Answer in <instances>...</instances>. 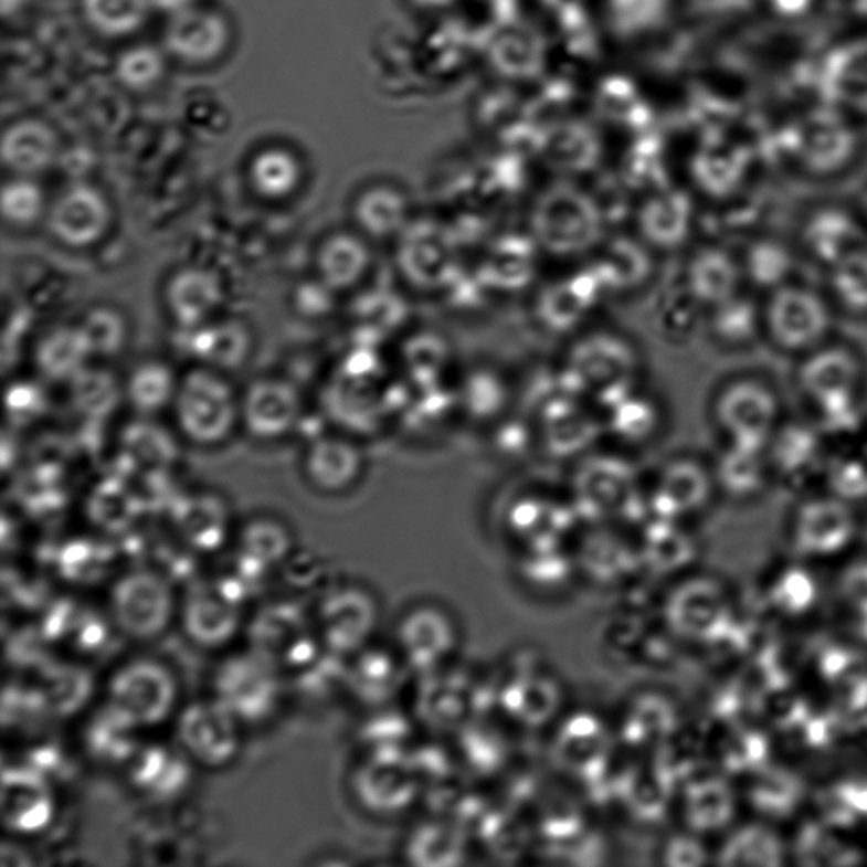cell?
Segmentation results:
<instances>
[{"label": "cell", "instance_id": "1", "mask_svg": "<svg viewBox=\"0 0 867 867\" xmlns=\"http://www.w3.org/2000/svg\"><path fill=\"white\" fill-rule=\"evenodd\" d=\"M173 405L178 427L200 446H215L228 440L241 417L233 389L208 367L190 371L180 380Z\"/></svg>", "mask_w": 867, "mask_h": 867}, {"label": "cell", "instance_id": "2", "mask_svg": "<svg viewBox=\"0 0 867 867\" xmlns=\"http://www.w3.org/2000/svg\"><path fill=\"white\" fill-rule=\"evenodd\" d=\"M764 335L781 351L806 355L827 342L832 330L828 302L812 288L790 282L762 305Z\"/></svg>", "mask_w": 867, "mask_h": 867}, {"label": "cell", "instance_id": "3", "mask_svg": "<svg viewBox=\"0 0 867 867\" xmlns=\"http://www.w3.org/2000/svg\"><path fill=\"white\" fill-rule=\"evenodd\" d=\"M251 651L268 660L276 672L310 669L319 660L316 624L298 606L275 605L263 610L250 628Z\"/></svg>", "mask_w": 867, "mask_h": 867}, {"label": "cell", "instance_id": "4", "mask_svg": "<svg viewBox=\"0 0 867 867\" xmlns=\"http://www.w3.org/2000/svg\"><path fill=\"white\" fill-rule=\"evenodd\" d=\"M780 417V397L758 378L730 381L717 395L716 421L730 444L768 450Z\"/></svg>", "mask_w": 867, "mask_h": 867}, {"label": "cell", "instance_id": "5", "mask_svg": "<svg viewBox=\"0 0 867 867\" xmlns=\"http://www.w3.org/2000/svg\"><path fill=\"white\" fill-rule=\"evenodd\" d=\"M173 610V593L160 574L133 571L114 584L110 595L114 622L135 639H152L167 631Z\"/></svg>", "mask_w": 867, "mask_h": 867}, {"label": "cell", "instance_id": "6", "mask_svg": "<svg viewBox=\"0 0 867 867\" xmlns=\"http://www.w3.org/2000/svg\"><path fill=\"white\" fill-rule=\"evenodd\" d=\"M866 380L860 356L843 345L818 346L803 355L796 381L800 390L822 411L857 402Z\"/></svg>", "mask_w": 867, "mask_h": 867}, {"label": "cell", "instance_id": "7", "mask_svg": "<svg viewBox=\"0 0 867 867\" xmlns=\"http://www.w3.org/2000/svg\"><path fill=\"white\" fill-rule=\"evenodd\" d=\"M175 698L173 676L152 660H136L124 666L109 683V704L141 729L167 720L173 710Z\"/></svg>", "mask_w": 867, "mask_h": 867}, {"label": "cell", "instance_id": "8", "mask_svg": "<svg viewBox=\"0 0 867 867\" xmlns=\"http://www.w3.org/2000/svg\"><path fill=\"white\" fill-rule=\"evenodd\" d=\"M278 675L268 660L254 651L229 657L215 675V698L241 722H258L275 707Z\"/></svg>", "mask_w": 867, "mask_h": 867}, {"label": "cell", "instance_id": "9", "mask_svg": "<svg viewBox=\"0 0 867 867\" xmlns=\"http://www.w3.org/2000/svg\"><path fill=\"white\" fill-rule=\"evenodd\" d=\"M241 720L222 701H199L178 719V741L193 761L222 768L236 758L241 746Z\"/></svg>", "mask_w": 867, "mask_h": 867}, {"label": "cell", "instance_id": "10", "mask_svg": "<svg viewBox=\"0 0 867 867\" xmlns=\"http://www.w3.org/2000/svg\"><path fill=\"white\" fill-rule=\"evenodd\" d=\"M113 221L109 202L101 190L78 183L66 189L47 211V225L56 241L88 247L104 240Z\"/></svg>", "mask_w": 867, "mask_h": 867}, {"label": "cell", "instance_id": "11", "mask_svg": "<svg viewBox=\"0 0 867 867\" xmlns=\"http://www.w3.org/2000/svg\"><path fill=\"white\" fill-rule=\"evenodd\" d=\"M377 609L361 590H338L324 596L316 615L323 646L336 654L358 653L373 632Z\"/></svg>", "mask_w": 867, "mask_h": 867}, {"label": "cell", "instance_id": "12", "mask_svg": "<svg viewBox=\"0 0 867 867\" xmlns=\"http://www.w3.org/2000/svg\"><path fill=\"white\" fill-rule=\"evenodd\" d=\"M302 415L298 390L279 378H262L251 383L241 403V417L254 437L278 440L297 425Z\"/></svg>", "mask_w": 867, "mask_h": 867}, {"label": "cell", "instance_id": "13", "mask_svg": "<svg viewBox=\"0 0 867 867\" xmlns=\"http://www.w3.org/2000/svg\"><path fill=\"white\" fill-rule=\"evenodd\" d=\"M241 602L221 581L193 590L182 610L183 627L200 646H224L241 624Z\"/></svg>", "mask_w": 867, "mask_h": 867}, {"label": "cell", "instance_id": "14", "mask_svg": "<svg viewBox=\"0 0 867 867\" xmlns=\"http://www.w3.org/2000/svg\"><path fill=\"white\" fill-rule=\"evenodd\" d=\"M55 815V796L40 771L12 768L2 776V818L15 834L43 831Z\"/></svg>", "mask_w": 867, "mask_h": 867}, {"label": "cell", "instance_id": "15", "mask_svg": "<svg viewBox=\"0 0 867 867\" xmlns=\"http://www.w3.org/2000/svg\"><path fill=\"white\" fill-rule=\"evenodd\" d=\"M165 41L168 50L183 62H212L228 46V22L212 9L190 6L171 15Z\"/></svg>", "mask_w": 867, "mask_h": 867}, {"label": "cell", "instance_id": "16", "mask_svg": "<svg viewBox=\"0 0 867 867\" xmlns=\"http://www.w3.org/2000/svg\"><path fill=\"white\" fill-rule=\"evenodd\" d=\"M165 302L175 323L193 330L214 319L224 302V290L214 273L189 266L168 279Z\"/></svg>", "mask_w": 867, "mask_h": 867}, {"label": "cell", "instance_id": "17", "mask_svg": "<svg viewBox=\"0 0 867 867\" xmlns=\"http://www.w3.org/2000/svg\"><path fill=\"white\" fill-rule=\"evenodd\" d=\"M802 243L813 260L831 268L866 244L864 229L853 212L837 205L813 211L803 222Z\"/></svg>", "mask_w": 867, "mask_h": 867}, {"label": "cell", "instance_id": "18", "mask_svg": "<svg viewBox=\"0 0 867 867\" xmlns=\"http://www.w3.org/2000/svg\"><path fill=\"white\" fill-rule=\"evenodd\" d=\"M676 596L673 615L676 625L686 634L701 639H719L732 625L726 596L713 581H691Z\"/></svg>", "mask_w": 867, "mask_h": 867}, {"label": "cell", "instance_id": "19", "mask_svg": "<svg viewBox=\"0 0 867 867\" xmlns=\"http://www.w3.org/2000/svg\"><path fill=\"white\" fill-rule=\"evenodd\" d=\"M853 514L843 501L821 498L800 508L795 536L803 552L825 554L837 551L853 538Z\"/></svg>", "mask_w": 867, "mask_h": 867}, {"label": "cell", "instance_id": "20", "mask_svg": "<svg viewBox=\"0 0 867 867\" xmlns=\"http://www.w3.org/2000/svg\"><path fill=\"white\" fill-rule=\"evenodd\" d=\"M304 466L317 490L338 494L358 479L363 456L355 444L341 437H319L307 450Z\"/></svg>", "mask_w": 867, "mask_h": 867}, {"label": "cell", "instance_id": "21", "mask_svg": "<svg viewBox=\"0 0 867 867\" xmlns=\"http://www.w3.org/2000/svg\"><path fill=\"white\" fill-rule=\"evenodd\" d=\"M141 727L133 722L113 704L98 708L85 727V746L95 761L104 764H127L136 754L141 742Z\"/></svg>", "mask_w": 867, "mask_h": 867}, {"label": "cell", "instance_id": "22", "mask_svg": "<svg viewBox=\"0 0 867 867\" xmlns=\"http://www.w3.org/2000/svg\"><path fill=\"white\" fill-rule=\"evenodd\" d=\"M126 766L131 783L149 796L175 795L189 780V768L182 755L163 744H141Z\"/></svg>", "mask_w": 867, "mask_h": 867}, {"label": "cell", "instance_id": "23", "mask_svg": "<svg viewBox=\"0 0 867 867\" xmlns=\"http://www.w3.org/2000/svg\"><path fill=\"white\" fill-rule=\"evenodd\" d=\"M38 370L47 380L70 381L94 360L91 345L81 324L51 329L38 342L34 352Z\"/></svg>", "mask_w": 867, "mask_h": 867}, {"label": "cell", "instance_id": "24", "mask_svg": "<svg viewBox=\"0 0 867 867\" xmlns=\"http://www.w3.org/2000/svg\"><path fill=\"white\" fill-rule=\"evenodd\" d=\"M355 792L368 808L392 812L411 799V774L399 759L378 754L356 774Z\"/></svg>", "mask_w": 867, "mask_h": 867}, {"label": "cell", "instance_id": "25", "mask_svg": "<svg viewBox=\"0 0 867 867\" xmlns=\"http://www.w3.org/2000/svg\"><path fill=\"white\" fill-rule=\"evenodd\" d=\"M55 133L40 120H21L2 138V160L9 170L21 177L41 173L55 161Z\"/></svg>", "mask_w": 867, "mask_h": 867}, {"label": "cell", "instance_id": "26", "mask_svg": "<svg viewBox=\"0 0 867 867\" xmlns=\"http://www.w3.org/2000/svg\"><path fill=\"white\" fill-rule=\"evenodd\" d=\"M190 351L212 370H234L246 361L251 339L246 327L234 320L203 324L190 330Z\"/></svg>", "mask_w": 867, "mask_h": 867}, {"label": "cell", "instance_id": "27", "mask_svg": "<svg viewBox=\"0 0 867 867\" xmlns=\"http://www.w3.org/2000/svg\"><path fill=\"white\" fill-rule=\"evenodd\" d=\"M92 694V679L85 669L72 665H47L41 669L34 698L50 716H73Z\"/></svg>", "mask_w": 867, "mask_h": 867}, {"label": "cell", "instance_id": "28", "mask_svg": "<svg viewBox=\"0 0 867 867\" xmlns=\"http://www.w3.org/2000/svg\"><path fill=\"white\" fill-rule=\"evenodd\" d=\"M854 148L856 141L846 124L838 123V126H835L834 117L831 123L825 120V124H822L821 131H817V126L813 124L806 129V135L800 136L799 152L803 167L824 177L844 170L853 158Z\"/></svg>", "mask_w": 867, "mask_h": 867}, {"label": "cell", "instance_id": "29", "mask_svg": "<svg viewBox=\"0 0 867 867\" xmlns=\"http://www.w3.org/2000/svg\"><path fill=\"white\" fill-rule=\"evenodd\" d=\"M370 251L360 237L339 233L327 237L317 253V273L332 290H346L363 278Z\"/></svg>", "mask_w": 867, "mask_h": 867}, {"label": "cell", "instance_id": "30", "mask_svg": "<svg viewBox=\"0 0 867 867\" xmlns=\"http://www.w3.org/2000/svg\"><path fill=\"white\" fill-rule=\"evenodd\" d=\"M742 279H746L742 262L720 247L701 251L691 266L695 295L710 307L739 294Z\"/></svg>", "mask_w": 867, "mask_h": 867}, {"label": "cell", "instance_id": "31", "mask_svg": "<svg viewBox=\"0 0 867 867\" xmlns=\"http://www.w3.org/2000/svg\"><path fill=\"white\" fill-rule=\"evenodd\" d=\"M173 522L183 541L200 551L219 548L228 532V512L214 497L187 498L175 510Z\"/></svg>", "mask_w": 867, "mask_h": 867}, {"label": "cell", "instance_id": "32", "mask_svg": "<svg viewBox=\"0 0 867 867\" xmlns=\"http://www.w3.org/2000/svg\"><path fill=\"white\" fill-rule=\"evenodd\" d=\"M711 330L722 345L744 348L764 335L762 305L742 292L711 307Z\"/></svg>", "mask_w": 867, "mask_h": 867}, {"label": "cell", "instance_id": "33", "mask_svg": "<svg viewBox=\"0 0 867 867\" xmlns=\"http://www.w3.org/2000/svg\"><path fill=\"white\" fill-rule=\"evenodd\" d=\"M300 180V161L288 149H263L251 161L250 182L263 199H287L298 189Z\"/></svg>", "mask_w": 867, "mask_h": 867}, {"label": "cell", "instance_id": "34", "mask_svg": "<svg viewBox=\"0 0 867 867\" xmlns=\"http://www.w3.org/2000/svg\"><path fill=\"white\" fill-rule=\"evenodd\" d=\"M749 799L755 810L768 817L784 818L795 812L803 799L802 780L780 766L759 768Z\"/></svg>", "mask_w": 867, "mask_h": 867}, {"label": "cell", "instance_id": "35", "mask_svg": "<svg viewBox=\"0 0 867 867\" xmlns=\"http://www.w3.org/2000/svg\"><path fill=\"white\" fill-rule=\"evenodd\" d=\"M793 268L795 258L792 250L773 237H762L752 243L742 260L744 278L770 294L792 282Z\"/></svg>", "mask_w": 867, "mask_h": 867}, {"label": "cell", "instance_id": "36", "mask_svg": "<svg viewBox=\"0 0 867 867\" xmlns=\"http://www.w3.org/2000/svg\"><path fill=\"white\" fill-rule=\"evenodd\" d=\"M180 381L165 363L139 364L126 383V395L141 414H157L175 402Z\"/></svg>", "mask_w": 867, "mask_h": 867}, {"label": "cell", "instance_id": "37", "mask_svg": "<svg viewBox=\"0 0 867 867\" xmlns=\"http://www.w3.org/2000/svg\"><path fill=\"white\" fill-rule=\"evenodd\" d=\"M783 863L781 838L762 825H749L737 832L722 850V864L727 866L774 867Z\"/></svg>", "mask_w": 867, "mask_h": 867}, {"label": "cell", "instance_id": "38", "mask_svg": "<svg viewBox=\"0 0 867 867\" xmlns=\"http://www.w3.org/2000/svg\"><path fill=\"white\" fill-rule=\"evenodd\" d=\"M70 389L73 406L85 417L92 419L113 414L123 395L119 381L113 373L92 368L91 364L70 381Z\"/></svg>", "mask_w": 867, "mask_h": 867}, {"label": "cell", "instance_id": "39", "mask_svg": "<svg viewBox=\"0 0 867 867\" xmlns=\"http://www.w3.org/2000/svg\"><path fill=\"white\" fill-rule=\"evenodd\" d=\"M796 859L803 866H853L859 863V850L844 844L825 824L803 825L795 843Z\"/></svg>", "mask_w": 867, "mask_h": 867}, {"label": "cell", "instance_id": "40", "mask_svg": "<svg viewBox=\"0 0 867 867\" xmlns=\"http://www.w3.org/2000/svg\"><path fill=\"white\" fill-rule=\"evenodd\" d=\"M768 465L770 457L766 450L730 444L720 462L719 479L730 494L749 495L761 488Z\"/></svg>", "mask_w": 867, "mask_h": 867}, {"label": "cell", "instance_id": "41", "mask_svg": "<svg viewBox=\"0 0 867 867\" xmlns=\"http://www.w3.org/2000/svg\"><path fill=\"white\" fill-rule=\"evenodd\" d=\"M85 18L98 33L126 36L148 19L149 0H82Z\"/></svg>", "mask_w": 867, "mask_h": 867}, {"label": "cell", "instance_id": "42", "mask_svg": "<svg viewBox=\"0 0 867 867\" xmlns=\"http://www.w3.org/2000/svg\"><path fill=\"white\" fill-rule=\"evenodd\" d=\"M766 451L770 463L793 475L817 459L821 441L817 432L805 425H790V427L780 425L771 437Z\"/></svg>", "mask_w": 867, "mask_h": 867}, {"label": "cell", "instance_id": "43", "mask_svg": "<svg viewBox=\"0 0 867 867\" xmlns=\"http://www.w3.org/2000/svg\"><path fill=\"white\" fill-rule=\"evenodd\" d=\"M835 300L853 314H867V246L857 247L828 268Z\"/></svg>", "mask_w": 867, "mask_h": 867}, {"label": "cell", "instance_id": "44", "mask_svg": "<svg viewBox=\"0 0 867 867\" xmlns=\"http://www.w3.org/2000/svg\"><path fill=\"white\" fill-rule=\"evenodd\" d=\"M355 218L370 236H390L403 222L402 197L387 187H373L356 200Z\"/></svg>", "mask_w": 867, "mask_h": 867}, {"label": "cell", "instance_id": "45", "mask_svg": "<svg viewBox=\"0 0 867 867\" xmlns=\"http://www.w3.org/2000/svg\"><path fill=\"white\" fill-rule=\"evenodd\" d=\"M241 554L265 570L269 564L285 561L292 552L288 530L275 520L260 519L251 522L241 533Z\"/></svg>", "mask_w": 867, "mask_h": 867}, {"label": "cell", "instance_id": "46", "mask_svg": "<svg viewBox=\"0 0 867 867\" xmlns=\"http://www.w3.org/2000/svg\"><path fill=\"white\" fill-rule=\"evenodd\" d=\"M838 56L840 62L860 73L828 72L827 91L832 101L840 110L853 109L856 113H867V47H850Z\"/></svg>", "mask_w": 867, "mask_h": 867}, {"label": "cell", "instance_id": "47", "mask_svg": "<svg viewBox=\"0 0 867 867\" xmlns=\"http://www.w3.org/2000/svg\"><path fill=\"white\" fill-rule=\"evenodd\" d=\"M0 209L4 221L15 228H30L36 224L46 212L43 189L28 177L12 178L2 189Z\"/></svg>", "mask_w": 867, "mask_h": 867}, {"label": "cell", "instance_id": "48", "mask_svg": "<svg viewBox=\"0 0 867 867\" xmlns=\"http://www.w3.org/2000/svg\"><path fill=\"white\" fill-rule=\"evenodd\" d=\"M94 358H113L123 351L127 339V324L123 314L109 307H95L81 323Z\"/></svg>", "mask_w": 867, "mask_h": 867}, {"label": "cell", "instance_id": "49", "mask_svg": "<svg viewBox=\"0 0 867 867\" xmlns=\"http://www.w3.org/2000/svg\"><path fill=\"white\" fill-rule=\"evenodd\" d=\"M732 792L722 781H707L691 792L690 817L695 827L701 831L722 827L732 818Z\"/></svg>", "mask_w": 867, "mask_h": 867}, {"label": "cell", "instance_id": "50", "mask_svg": "<svg viewBox=\"0 0 867 867\" xmlns=\"http://www.w3.org/2000/svg\"><path fill=\"white\" fill-rule=\"evenodd\" d=\"M91 517L104 530L123 532L135 520L136 498L127 488L107 483L92 497Z\"/></svg>", "mask_w": 867, "mask_h": 867}, {"label": "cell", "instance_id": "51", "mask_svg": "<svg viewBox=\"0 0 867 867\" xmlns=\"http://www.w3.org/2000/svg\"><path fill=\"white\" fill-rule=\"evenodd\" d=\"M395 663L385 653L364 651L351 669L352 686L368 698H381L395 688Z\"/></svg>", "mask_w": 867, "mask_h": 867}, {"label": "cell", "instance_id": "52", "mask_svg": "<svg viewBox=\"0 0 867 867\" xmlns=\"http://www.w3.org/2000/svg\"><path fill=\"white\" fill-rule=\"evenodd\" d=\"M116 70L126 87L142 91L160 81L165 70L163 56L157 47L142 44L124 51L117 60Z\"/></svg>", "mask_w": 867, "mask_h": 867}, {"label": "cell", "instance_id": "53", "mask_svg": "<svg viewBox=\"0 0 867 867\" xmlns=\"http://www.w3.org/2000/svg\"><path fill=\"white\" fill-rule=\"evenodd\" d=\"M126 447L135 462L165 466L173 457V443L165 431L151 424H135L126 434Z\"/></svg>", "mask_w": 867, "mask_h": 867}, {"label": "cell", "instance_id": "54", "mask_svg": "<svg viewBox=\"0 0 867 867\" xmlns=\"http://www.w3.org/2000/svg\"><path fill=\"white\" fill-rule=\"evenodd\" d=\"M815 583L805 571L792 570L784 573L774 584L773 602L786 614H802L815 602Z\"/></svg>", "mask_w": 867, "mask_h": 867}, {"label": "cell", "instance_id": "55", "mask_svg": "<svg viewBox=\"0 0 867 867\" xmlns=\"http://www.w3.org/2000/svg\"><path fill=\"white\" fill-rule=\"evenodd\" d=\"M766 737L759 732H737L726 748V764L732 771L759 770L768 758Z\"/></svg>", "mask_w": 867, "mask_h": 867}, {"label": "cell", "instance_id": "56", "mask_svg": "<svg viewBox=\"0 0 867 867\" xmlns=\"http://www.w3.org/2000/svg\"><path fill=\"white\" fill-rule=\"evenodd\" d=\"M818 812H821L822 824L828 825L832 828H847L856 824L857 815L849 803L844 800V796L838 792V787L834 786L827 792L821 793L817 800Z\"/></svg>", "mask_w": 867, "mask_h": 867}, {"label": "cell", "instance_id": "57", "mask_svg": "<svg viewBox=\"0 0 867 867\" xmlns=\"http://www.w3.org/2000/svg\"><path fill=\"white\" fill-rule=\"evenodd\" d=\"M835 490L844 498H859L867 495V468L859 463H844L832 475Z\"/></svg>", "mask_w": 867, "mask_h": 867}, {"label": "cell", "instance_id": "58", "mask_svg": "<svg viewBox=\"0 0 867 867\" xmlns=\"http://www.w3.org/2000/svg\"><path fill=\"white\" fill-rule=\"evenodd\" d=\"M332 288L324 284L323 279L302 285L298 288V309L307 316H324L329 313L332 305Z\"/></svg>", "mask_w": 867, "mask_h": 867}, {"label": "cell", "instance_id": "59", "mask_svg": "<svg viewBox=\"0 0 867 867\" xmlns=\"http://www.w3.org/2000/svg\"><path fill=\"white\" fill-rule=\"evenodd\" d=\"M844 596L867 617V563L854 564L843 580Z\"/></svg>", "mask_w": 867, "mask_h": 867}, {"label": "cell", "instance_id": "60", "mask_svg": "<svg viewBox=\"0 0 867 867\" xmlns=\"http://www.w3.org/2000/svg\"><path fill=\"white\" fill-rule=\"evenodd\" d=\"M838 792L844 796L850 808L857 815H867V781L866 780H850L837 784Z\"/></svg>", "mask_w": 867, "mask_h": 867}, {"label": "cell", "instance_id": "61", "mask_svg": "<svg viewBox=\"0 0 867 867\" xmlns=\"http://www.w3.org/2000/svg\"><path fill=\"white\" fill-rule=\"evenodd\" d=\"M149 2H151L152 8L171 12V14L182 11V9L190 8V6L193 4V0H149Z\"/></svg>", "mask_w": 867, "mask_h": 867}, {"label": "cell", "instance_id": "62", "mask_svg": "<svg viewBox=\"0 0 867 867\" xmlns=\"http://www.w3.org/2000/svg\"><path fill=\"white\" fill-rule=\"evenodd\" d=\"M22 2L24 0H2V9H4L6 14H9V12L15 11Z\"/></svg>", "mask_w": 867, "mask_h": 867}]
</instances>
